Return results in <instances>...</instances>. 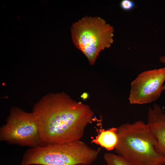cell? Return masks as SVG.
Listing matches in <instances>:
<instances>
[{
    "label": "cell",
    "instance_id": "obj_1",
    "mask_svg": "<svg viewBox=\"0 0 165 165\" xmlns=\"http://www.w3.org/2000/svg\"><path fill=\"white\" fill-rule=\"evenodd\" d=\"M32 112L41 146L80 140L94 116L89 105L64 92L45 95L34 104Z\"/></svg>",
    "mask_w": 165,
    "mask_h": 165
},
{
    "label": "cell",
    "instance_id": "obj_2",
    "mask_svg": "<svg viewBox=\"0 0 165 165\" xmlns=\"http://www.w3.org/2000/svg\"><path fill=\"white\" fill-rule=\"evenodd\" d=\"M116 154L137 165H164L165 159L156 150V140L147 124L142 121L117 127Z\"/></svg>",
    "mask_w": 165,
    "mask_h": 165
},
{
    "label": "cell",
    "instance_id": "obj_3",
    "mask_svg": "<svg viewBox=\"0 0 165 165\" xmlns=\"http://www.w3.org/2000/svg\"><path fill=\"white\" fill-rule=\"evenodd\" d=\"M99 152L80 140L30 148L24 153L20 165H89Z\"/></svg>",
    "mask_w": 165,
    "mask_h": 165
},
{
    "label": "cell",
    "instance_id": "obj_4",
    "mask_svg": "<svg viewBox=\"0 0 165 165\" xmlns=\"http://www.w3.org/2000/svg\"><path fill=\"white\" fill-rule=\"evenodd\" d=\"M114 32L112 26L97 16H85L73 23L71 28L75 46L85 55L92 65L100 52L112 45Z\"/></svg>",
    "mask_w": 165,
    "mask_h": 165
},
{
    "label": "cell",
    "instance_id": "obj_5",
    "mask_svg": "<svg viewBox=\"0 0 165 165\" xmlns=\"http://www.w3.org/2000/svg\"><path fill=\"white\" fill-rule=\"evenodd\" d=\"M0 140L11 144L34 148L40 145V138L32 113L13 107L6 123L0 129Z\"/></svg>",
    "mask_w": 165,
    "mask_h": 165
},
{
    "label": "cell",
    "instance_id": "obj_6",
    "mask_svg": "<svg viewBox=\"0 0 165 165\" xmlns=\"http://www.w3.org/2000/svg\"><path fill=\"white\" fill-rule=\"evenodd\" d=\"M165 67L141 73L131 83L130 103L142 105L155 101L165 90Z\"/></svg>",
    "mask_w": 165,
    "mask_h": 165
},
{
    "label": "cell",
    "instance_id": "obj_7",
    "mask_svg": "<svg viewBox=\"0 0 165 165\" xmlns=\"http://www.w3.org/2000/svg\"><path fill=\"white\" fill-rule=\"evenodd\" d=\"M147 124L156 139V150L165 159V114L157 104L149 108Z\"/></svg>",
    "mask_w": 165,
    "mask_h": 165
},
{
    "label": "cell",
    "instance_id": "obj_8",
    "mask_svg": "<svg viewBox=\"0 0 165 165\" xmlns=\"http://www.w3.org/2000/svg\"><path fill=\"white\" fill-rule=\"evenodd\" d=\"M97 135L92 142L100 146L106 150L115 149L118 141L117 127H112L105 130L100 129Z\"/></svg>",
    "mask_w": 165,
    "mask_h": 165
},
{
    "label": "cell",
    "instance_id": "obj_9",
    "mask_svg": "<svg viewBox=\"0 0 165 165\" xmlns=\"http://www.w3.org/2000/svg\"><path fill=\"white\" fill-rule=\"evenodd\" d=\"M103 157L107 165H137L116 154L107 152Z\"/></svg>",
    "mask_w": 165,
    "mask_h": 165
},
{
    "label": "cell",
    "instance_id": "obj_10",
    "mask_svg": "<svg viewBox=\"0 0 165 165\" xmlns=\"http://www.w3.org/2000/svg\"><path fill=\"white\" fill-rule=\"evenodd\" d=\"M121 8L126 11H130L133 9L135 6V3L131 0H122L120 3Z\"/></svg>",
    "mask_w": 165,
    "mask_h": 165
},
{
    "label": "cell",
    "instance_id": "obj_11",
    "mask_svg": "<svg viewBox=\"0 0 165 165\" xmlns=\"http://www.w3.org/2000/svg\"><path fill=\"white\" fill-rule=\"evenodd\" d=\"M160 60L161 63L165 64V56H161L160 58Z\"/></svg>",
    "mask_w": 165,
    "mask_h": 165
},
{
    "label": "cell",
    "instance_id": "obj_12",
    "mask_svg": "<svg viewBox=\"0 0 165 165\" xmlns=\"http://www.w3.org/2000/svg\"><path fill=\"white\" fill-rule=\"evenodd\" d=\"M76 165H86L83 164H77Z\"/></svg>",
    "mask_w": 165,
    "mask_h": 165
}]
</instances>
